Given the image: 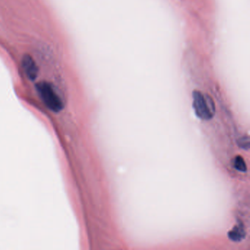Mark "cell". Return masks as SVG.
Masks as SVG:
<instances>
[{
    "instance_id": "obj_1",
    "label": "cell",
    "mask_w": 250,
    "mask_h": 250,
    "mask_svg": "<svg viewBox=\"0 0 250 250\" xmlns=\"http://www.w3.org/2000/svg\"><path fill=\"white\" fill-rule=\"evenodd\" d=\"M36 90L44 105L55 113L60 112L64 108V104L60 95L51 83L42 82L36 85Z\"/></svg>"
},
{
    "instance_id": "obj_2",
    "label": "cell",
    "mask_w": 250,
    "mask_h": 250,
    "mask_svg": "<svg viewBox=\"0 0 250 250\" xmlns=\"http://www.w3.org/2000/svg\"><path fill=\"white\" fill-rule=\"evenodd\" d=\"M194 107L197 115L204 120H209L214 114V105L209 97L199 92L194 93Z\"/></svg>"
},
{
    "instance_id": "obj_3",
    "label": "cell",
    "mask_w": 250,
    "mask_h": 250,
    "mask_svg": "<svg viewBox=\"0 0 250 250\" xmlns=\"http://www.w3.org/2000/svg\"><path fill=\"white\" fill-rule=\"evenodd\" d=\"M22 64L27 79L31 81L35 80L38 77V68L33 58L29 55H25L22 59Z\"/></svg>"
},
{
    "instance_id": "obj_4",
    "label": "cell",
    "mask_w": 250,
    "mask_h": 250,
    "mask_svg": "<svg viewBox=\"0 0 250 250\" xmlns=\"http://www.w3.org/2000/svg\"><path fill=\"white\" fill-rule=\"evenodd\" d=\"M228 237L233 242H240L245 237V230L243 225L238 223L228 233Z\"/></svg>"
},
{
    "instance_id": "obj_5",
    "label": "cell",
    "mask_w": 250,
    "mask_h": 250,
    "mask_svg": "<svg viewBox=\"0 0 250 250\" xmlns=\"http://www.w3.org/2000/svg\"><path fill=\"white\" fill-rule=\"evenodd\" d=\"M234 167L239 171L245 172L247 170L246 163L245 160L240 156H238L234 160Z\"/></svg>"
}]
</instances>
